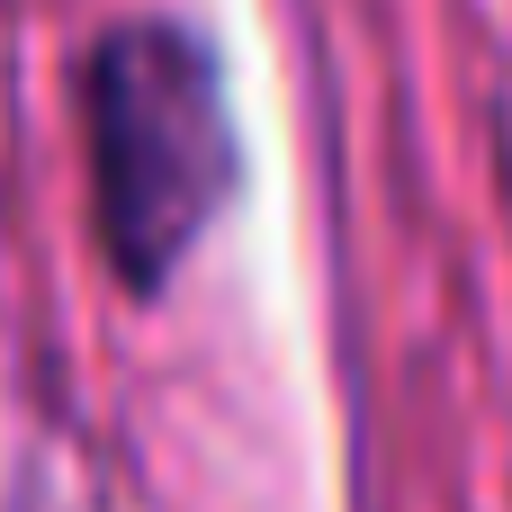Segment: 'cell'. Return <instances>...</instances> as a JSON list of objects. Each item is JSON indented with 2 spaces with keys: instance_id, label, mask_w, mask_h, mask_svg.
Returning a JSON list of instances; mask_svg holds the SVG:
<instances>
[{
  "instance_id": "1",
  "label": "cell",
  "mask_w": 512,
  "mask_h": 512,
  "mask_svg": "<svg viewBox=\"0 0 512 512\" xmlns=\"http://www.w3.org/2000/svg\"><path fill=\"white\" fill-rule=\"evenodd\" d=\"M90 216L135 297H153L234 198V108L216 54L171 18H126L81 63Z\"/></svg>"
},
{
  "instance_id": "2",
  "label": "cell",
  "mask_w": 512,
  "mask_h": 512,
  "mask_svg": "<svg viewBox=\"0 0 512 512\" xmlns=\"http://www.w3.org/2000/svg\"><path fill=\"white\" fill-rule=\"evenodd\" d=\"M504 189H512V90H504Z\"/></svg>"
}]
</instances>
